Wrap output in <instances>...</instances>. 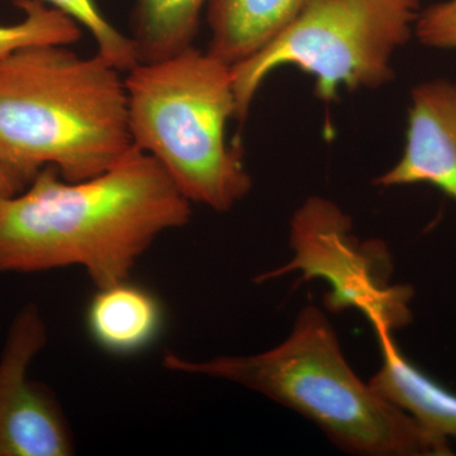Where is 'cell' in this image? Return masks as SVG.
<instances>
[{"instance_id": "1", "label": "cell", "mask_w": 456, "mask_h": 456, "mask_svg": "<svg viewBox=\"0 0 456 456\" xmlns=\"http://www.w3.org/2000/svg\"><path fill=\"white\" fill-rule=\"evenodd\" d=\"M191 216L169 174L137 147L79 182L46 167L0 203V273L80 266L97 288L121 283L159 236L184 227Z\"/></svg>"}, {"instance_id": "2", "label": "cell", "mask_w": 456, "mask_h": 456, "mask_svg": "<svg viewBox=\"0 0 456 456\" xmlns=\"http://www.w3.org/2000/svg\"><path fill=\"white\" fill-rule=\"evenodd\" d=\"M134 147L125 77L98 53L41 45L0 59V161L27 182L46 167L94 178Z\"/></svg>"}, {"instance_id": "3", "label": "cell", "mask_w": 456, "mask_h": 456, "mask_svg": "<svg viewBox=\"0 0 456 456\" xmlns=\"http://www.w3.org/2000/svg\"><path fill=\"white\" fill-rule=\"evenodd\" d=\"M163 364L170 371L217 378L260 393L310 419L351 454H452L450 443L432 436L354 373L334 327L316 305L302 308L290 335L264 353L197 362L170 351Z\"/></svg>"}, {"instance_id": "4", "label": "cell", "mask_w": 456, "mask_h": 456, "mask_svg": "<svg viewBox=\"0 0 456 456\" xmlns=\"http://www.w3.org/2000/svg\"><path fill=\"white\" fill-rule=\"evenodd\" d=\"M126 74L134 146L151 155L191 203L227 212L244 200L253 180L241 150L227 141L237 114L232 66L191 46Z\"/></svg>"}, {"instance_id": "5", "label": "cell", "mask_w": 456, "mask_h": 456, "mask_svg": "<svg viewBox=\"0 0 456 456\" xmlns=\"http://www.w3.org/2000/svg\"><path fill=\"white\" fill-rule=\"evenodd\" d=\"M419 0H308L256 55L232 66L236 119L244 122L273 71L296 66L325 103L338 90L377 89L395 77L393 55L415 35Z\"/></svg>"}, {"instance_id": "6", "label": "cell", "mask_w": 456, "mask_h": 456, "mask_svg": "<svg viewBox=\"0 0 456 456\" xmlns=\"http://www.w3.org/2000/svg\"><path fill=\"white\" fill-rule=\"evenodd\" d=\"M351 228V218L338 204L322 197L308 198L290 221L292 260L259 281L301 272L305 281L322 279L329 284L327 310H358L373 329H403L412 320V289L389 284L393 266L386 244L380 240L360 242Z\"/></svg>"}, {"instance_id": "7", "label": "cell", "mask_w": 456, "mask_h": 456, "mask_svg": "<svg viewBox=\"0 0 456 456\" xmlns=\"http://www.w3.org/2000/svg\"><path fill=\"white\" fill-rule=\"evenodd\" d=\"M47 342L37 305L28 303L9 327L0 356V456H69L73 434L56 395L29 378Z\"/></svg>"}, {"instance_id": "8", "label": "cell", "mask_w": 456, "mask_h": 456, "mask_svg": "<svg viewBox=\"0 0 456 456\" xmlns=\"http://www.w3.org/2000/svg\"><path fill=\"white\" fill-rule=\"evenodd\" d=\"M374 184H428L456 202V82L431 80L412 89L403 152Z\"/></svg>"}, {"instance_id": "9", "label": "cell", "mask_w": 456, "mask_h": 456, "mask_svg": "<svg viewBox=\"0 0 456 456\" xmlns=\"http://www.w3.org/2000/svg\"><path fill=\"white\" fill-rule=\"evenodd\" d=\"M382 365L369 384L424 430L450 443L456 439V393L426 374L402 353L393 332L374 329Z\"/></svg>"}, {"instance_id": "10", "label": "cell", "mask_w": 456, "mask_h": 456, "mask_svg": "<svg viewBox=\"0 0 456 456\" xmlns=\"http://www.w3.org/2000/svg\"><path fill=\"white\" fill-rule=\"evenodd\" d=\"M308 0H208V53L235 66L256 55L301 13Z\"/></svg>"}, {"instance_id": "11", "label": "cell", "mask_w": 456, "mask_h": 456, "mask_svg": "<svg viewBox=\"0 0 456 456\" xmlns=\"http://www.w3.org/2000/svg\"><path fill=\"white\" fill-rule=\"evenodd\" d=\"M163 321V308L154 294L128 281L97 288L86 311L93 340L116 355L145 349L158 338Z\"/></svg>"}, {"instance_id": "12", "label": "cell", "mask_w": 456, "mask_h": 456, "mask_svg": "<svg viewBox=\"0 0 456 456\" xmlns=\"http://www.w3.org/2000/svg\"><path fill=\"white\" fill-rule=\"evenodd\" d=\"M208 0H137L132 40L140 62L167 59L193 46Z\"/></svg>"}, {"instance_id": "13", "label": "cell", "mask_w": 456, "mask_h": 456, "mask_svg": "<svg viewBox=\"0 0 456 456\" xmlns=\"http://www.w3.org/2000/svg\"><path fill=\"white\" fill-rule=\"evenodd\" d=\"M23 20L0 25V59L26 47L41 45H71L82 37V28L59 9L40 0H14Z\"/></svg>"}, {"instance_id": "14", "label": "cell", "mask_w": 456, "mask_h": 456, "mask_svg": "<svg viewBox=\"0 0 456 456\" xmlns=\"http://www.w3.org/2000/svg\"><path fill=\"white\" fill-rule=\"evenodd\" d=\"M45 4L59 9L66 16L73 18L77 25L84 27L97 44V53L114 68L127 73L139 64L134 42L119 32L103 16L94 0H40Z\"/></svg>"}, {"instance_id": "15", "label": "cell", "mask_w": 456, "mask_h": 456, "mask_svg": "<svg viewBox=\"0 0 456 456\" xmlns=\"http://www.w3.org/2000/svg\"><path fill=\"white\" fill-rule=\"evenodd\" d=\"M415 36L425 46L456 50V0H444L419 11Z\"/></svg>"}, {"instance_id": "16", "label": "cell", "mask_w": 456, "mask_h": 456, "mask_svg": "<svg viewBox=\"0 0 456 456\" xmlns=\"http://www.w3.org/2000/svg\"><path fill=\"white\" fill-rule=\"evenodd\" d=\"M29 183L0 161V203L25 191Z\"/></svg>"}]
</instances>
